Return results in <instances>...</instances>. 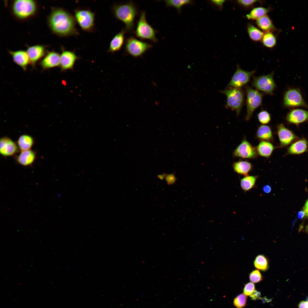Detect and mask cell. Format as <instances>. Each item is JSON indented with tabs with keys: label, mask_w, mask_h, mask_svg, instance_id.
<instances>
[{
	"label": "cell",
	"mask_w": 308,
	"mask_h": 308,
	"mask_svg": "<svg viewBox=\"0 0 308 308\" xmlns=\"http://www.w3.org/2000/svg\"><path fill=\"white\" fill-rule=\"evenodd\" d=\"M50 8L47 23L52 34L60 37H76L79 34L74 15L61 7H52Z\"/></svg>",
	"instance_id": "6da1fadb"
},
{
	"label": "cell",
	"mask_w": 308,
	"mask_h": 308,
	"mask_svg": "<svg viewBox=\"0 0 308 308\" xmlns=\"http://www.w3.org/2000/svg\"><path fill=\"white\" fill-rule=\"evenodd\" d=\"M40 5L35 0H14L11 1L10 12L13 18L20 22H25L38 14Z\"/></svg>",
	"instance_id": "7a4b0ae2"
},
{
	"label": "cell",
	"mask_w": 308,
	"mask_h": 308,
	"mask_svg": "<svg viewBox=\"0 0 308 308\" xmlns=\"http://www.w3.org/2000/svg\"><path fill=\"white\" fill-rule=\"evenodd\" d=\"M111 10L115 17L124 24L126 31L132 32L134 28L135 19L138 14L135 5L131 2L114 4Z\"/></svg>",
	"instance_id": "3957f363"
},
{
	"label": "cell",
	"mask_w": 308,
	"mask_h": 308,
	"mask_svg": "<svg viewBox=\"0 0 308 308\" xmlns=\"http://www.w3.org/2000/svg\"><path fill=\"white\" fill-rule=\"evenodd\" d=\"M74 16L82 29L88 33H94L95 26V13L88 8L78 7L74 11Z\"/></svg>",
	"instance_id": "277c9868"
},
{
	"label": "cell",
	"mask_w": 308,
	"mask_h": 308,
	"mask_svg": "<svg viewBox=\"0 0 308 308\" xmlns=\"http://www.w3.org/2000/svg\"><path fill=\"white\" fill-rule=\"evenodd\" d=\"M221 92L226 96V107L234 111L237 116H239L244 104V92L240 88H228Z\"/></svg>",
	"instance_id": "5b68a950"
},
{
	"label": "cell",
	"mask_w": 308,
	"mask_h": 308,
	"mask_svg": "<svg viewBox=\"0 0 308 308\" xmlns=\"http://www.w3.org/2000/svg\"><path fill=\"white\" fill-rule=\"evenodd\" d=\"M156 30L147 22L145 12L142 11L135 31V35L140 39L149 40L156 43L158 41L156 36Z\"/></svg>",
	"instance_id": "8992f818"
},
{
	"label": "cell",
	"mask_w": 308,
	"mask_h": 308,
	"mask_svg": "<svg viewBox=\"0 0 308 308\" xmlns=\"http://www.w3.org/2000/svg\"><path fill=\"white\" fill-rule=\"evenodd\" d=\"M246 121H248L252 117L254 112L262 104V94L258 90L248 86L246 88Z\"/></svg>",
	"instance_id": "52a82bcc"
},
{
	"label": "cell",
	"mask_w": 308,
	"mask_h": 308,
	"mask_svg": "<svg viewBox=\"0 0 308 308\" xmlns=\"http://www.w3.org/2000/svg\"><path fill=\"white\" fill-rule=\"evenodd\" d=\"M152 47L151 44L144 42L133 37L127 38L125 44L126 53L134 57L141 56Z\"/></svg>",
	"instance_id": "ba28073f"
},
{
	"label": "cell",
	"mask_w": 308,
	"mask_h": 308,
	"mask_svg": "<svg viewBox=\"0 0 308 308\" xmlns=\"http://www.w3.org/2000/svg\"><path fill=\"white\" fill-rule=\"evenodd\" d=\"M273 74V72H272L267 75L254 77L252 82V86L266 94H273L276 88Z\"/></svg>",
	"instance_id": "9c48e42d"
},
{
	"label": "cell",
	"mask_w": 308,
	"mask_h": 308,
	"mask_svg": "<svg viewBox=\"0 0 308 308\" xmlns=\"http://www.w3.org/2000/svg\"><path fill=\"white\" fill-rule=\"evenodd\" d=\"M234 157L242 159H254L258 155L256 147H254L244 137L241 143L234 150Z\"/></svg>",
	"instance_id": "30bf717a"
},
{
	"label": "cell",
	"mask_w": 308,
	"mask_h": 308,
	"mask_svg": "<svg viewBox=\"0 0 308 308\" xmlns=\"http://www.w3.org/2000/svg\"><path fill=\"white\" fill-rule=\"evenodd\" d=\"M254 72V71H248L243 70L238 66L227 88H240L249 81Z\"/></svg>",
	"instance_id": "8fae6325"
},
{
	"label": "cell",
	"mask_w": 308,
	"mask_h": 308,
	"mask_svg": "<svg viewBox=\"0 0 308 308\" xmlns=\"http://www.w3.org/2000/svg\"><path fill=\"white\" fill-rule=\"evenodd\" d=\"M60 48L61 53L59 66L61 70H73L75 62L81 58L76 54L74 50H67L63 46H61Z\"/></svg>",
	"instance_id": "7c38bea8"
},
{
	"label": "cell",
	"mask_w": 308,
	"mask_h": 308,
	"mask_svg": "<svg viewBox=\"0 0 308 308\" xmlns=\"http://www.w3.org/2000/svg\"><path fill=\"white\" fill-rule=\"evenodd\" d=\"M277 129L280 143V147H286L299 139L298 137L282 123L278 124Z\"/></svg>",
	"instance_id": "4fadbf2b"
},
{
	"label": "cell",
	"mask_w": 308,
	"mask_h": 308,
	"mask_svg": "<svg viewBox=\"0 0 308 308\" xmlns=\"http://www.w3.org/2000/svg\"><path fill=\"white\" fill-rule=\"evenodd\" d=\"M283 102L284 106L288 107L306 106L300 91L296 89H289L286 92Z\"/></svg>",
	"instance_id": "5bb4252c"
},
{
	"label": "cell",
	"mask_w": 308,
	"mask_h": 308,
	"mask_svg": "<svg viewBox=\"0 0 308 308\" xmlns=\"http://www.w3.org/2000/svg\"><path fill=\"white\" fill-rule=\"evenodd\" d=\"M26 46V51L29 57L30 63L34 66L36 62L46 55L49 45L36 44L31 46L27 45Z\"/></svg>",
	"instance_id": "9a60e30c"
},
{
	"label": "cell",
	"mask_w": 308,
	"mask_h": 308,
	"mask_svg": "<svg viewBox=\"0 0 308 308\" xmlns=\"http://www.w3.org/2000/svg\"><path fill=\"white\" fill-rule=\"evenodd\" d=\"M19 149L17 144L11 138L4 137L0 139V153L2 156L9 157L15 155Z\"/></svg>",
	"instance_id": "2e32d148"
},
{
	"label": "cell",
	"mask_w": 308,
	"mask_h": 308,
	"mask_svg": "<svg viewBox=\"0 0 308 308\" xmlns=\"http://www.w3.org/2000/svg\"><path fill=\"white\" fill-rule=\"evenodd\" d=\"M60 59V54L57 52L47 50L40 64L43 69H49L59 66Z\"/></svg>",
	"instance_id": "e0dca14e"
},
{
	"label": "cell",
	"mask_w": 308,
	"mask_h": 308,
	"mask_svg": "<svg viewBox=\"0 0 308 308\" xmlns=\"http://www.w3.org/2000/svg\"><path fill=\"white\" fill-rule=\"evenodd\" d=\"M286 119L289 123L298 126L308 120V111L301 109L293 110L287 114Z\"/></svg>",
	"instance_id": "ac0fdd59"
},
{
	"label": "cell",
	"mask_w": 308,
	"mask_h": 308,
	"mask_svg": "<svg viewBox=\"0 0 308 308\" xmlns=\"http://www.w3.org/2000/svg\"><path fill=\"white\" fill-rule=\"evenodd\" d=\"M12 57L13 61L21 66L24 70L27 69L30 63L29 57L26 51L19 50L16 51L7 50Z\"/></svg>",
	"instance_id": "d6986e66"
},
{
	"label": "cell",
	"mask_w": 308,
	"mask_h": 308,
	"mask_svg": "<svg viewBox=\"0 0 308 308\" xmlns=\"http://www.w3.org/2000/svg\"><path fill=\"white\" fill-rule=\"evenodd\" d=\"M308 147V142L305 139H299L288 147L285 155L301 154L307 151Z\"/></svg>",
	"instance_id": "ffe728a7"
},
{
	"label": "cell",
	"mask_w": 308,
	"mask_h": 308,
	"mask_svg": "<svg viewBox=\"0 0 308 308\" xmlns=\"http://www.w3.org/2000/svg\"><path fill=\"white\" fill-rule=\"evenodd\" d=\"M126 32L125 28H123L114 36L110 43L108 52L114 53L121 49L124 43Z\"/></svg>",
	"instance_id": "44dd1931"
},
{
	"label": "cell",
	"mask_w": 308,
	"mask_h": 308,
	"mask_svg": "<svg viewBox=\"0 0 308 308\" xmlns=\"http://www.w3.org/2000/svg\"><path fill=\"white\" fill-rule=\"evenodd\" d=\"M36 157V152L29 149L21 151L16 157L17 162L23 166H27L31 165L34 162Z\"/></svg>",
	"instance_id": "7402d4cb"
},
{
	"label": "cell",
	"mask_w": 308,
	"mask_h": 308,
	"mask_svg": "<svg viewBox=\"0 0 308 308\" xmlns=\"http://www.w3.org/2000/svg\"><path fill=\"white\" fill-rule=\"evenodd\" d=\"M234 171L240 175L247 176L253 169V165L250 162L246 160H240L234 162L232 164Z\"/></svg>",
	"instance_id": "603a6c76"
},
{
	"label": "cell",
	"mask_w": 308,
	"mask_h": 308,
	"mask_svg": "<svg viewBox=\"0 0 308 308\" xmlns=\"http://www.w3.org/2000/svg\"><path fill=\"white\" fill-rule=\"evenodd\" d=\"M256 138L261 141L271 142L273 140L271 128L268 125L262 124L258 127L256 133Z\"/></svg>",
	"instance_id": "cb8c5ba5"
},
{
	"label": "cell",
	"mask_w": 308,
	"mask_h": 308,
	"mask_svg": "<svg viewBox=\"0 0 308 308\" xmlns=\"http://www.w3.org/2000/svg\"><path fill=\"white\" fill-rule=\"evenodd\" d=\"M256 147L258 155L266 158L271 156L275 148L271 142L266 141H261Z\"/></svg>",
	"instance_id": "d4e9b609"
},
{
	"label": "cell",
	"mask_w": 308,
	"mask_h": 308,
	"mask_svg": "<svg viewBox=\"0 0 308 308\" xmlns=\"http://www.w3.org/2000/svg\"><path fill=\"white\" fill-rule=\"evenodd\" d=\"M256 24L265 33L273 32L276 29L272 20L267 15L257 20Z\"/></svg>",
	"instance_id": "484cf974"
},
{
	"label": "cell",
	"mask_w": 308,
	"mask_h": 308,
	"mask_svg": "<svg viewBox=\"0 0 308 308\" xmlns=\"http://www.w3.org/2000/svg\"><path fill=\"white\" fill-rule=\"evenodd\" d=\"M34 143V139L32 136L27 134H23L19 138L17 144L19 149L22 151L31 149Z\"/></svg>",
	"instance_id": "4316f807"
},
{
	"label": "cell",
	"mask_w": 308,
	"mask_h": 308,
	"mask_svg": "<svg viewBox=\"0 0 308 308\" xmlns=\"http://www.w3.org/2000/svg\"><path fill=\"white\" fill-rule=\"evenodd\" d=\"M270 8L258 7L253 8L246 15L248 20H257L267 15L270 11Z\"/></svg>",
	"instance_id": "83f0119b"
},
{
	"label": "cell",
	"mask_w": 308,
	"mask_h": 308,
	"mask_svg": "<svg viewBox=\"0 0 308 308\" xmlns=\"http://www.w3.org/2000/svg\"><path fill=\"white\" fill-rule=\"evenodd\" d=\"M258 175L244 176L240 180V185L242 190L245 192L249 191L255 187Z\"/></svg>",
	"instance_id": "f1b7e54d"
},
{
	"label": "cell",
	"mask_w": 308,
	"mask_h": 308,
	"mask_svg": "<svg viewBox=\"0 0 308 308\" xmlns=\"http://www.w3.org/2000/svg\"><path fill=\"white\" fill-rule=\"evenodd\" d=\"M247 29L249 37L252 40L255 42L261 41L264 34L261 30L250 23L248 24Z\"/></svg>",
	"instance_id": "f546056e"
},
{
	"label": "cell",
	"mask_w": 308,
	"mask_h": 308,
	"mask_svg": "<svg viewBox=\"0 0 308 308\" xmlns=\"http://www.w3.org/2000/svg\"><path fill=\"white\" fill-rule=\"evenodd\" d=\"M261 41L265 46L271 48L276 45L277 39L276 36L273 32H268L264 33Z\"/></svg>",
	"instance_id": "4dcf8cb0"
},
{
	"label": "cell",
	"mask_w": 308,
	"mask_h": 308,
	"mask_svg": "<svg viewBox=\"0 0 308 308\" xmlns=\"http://www.w3.org/2000/svg\"><path fill=\"white\" fill-rule=\"evenodd\" d=\"M255 267L263 271H267L269 268L268 261L267 258L263 255L256 257L254 262Z\"/></svg>",
	"instance_id": "1f68e13d"
},
{
	"label": "cell",
	"mask_w": 308,
	"mask_h": 308,
	"mask_svg": "<svg viewBox=\"0 0 308 308\" xmlns=\"http://www.w3.org/2000/svg\"><path fill=\"white\" fill-rule=\"evenodd\" d=\"M165 3L167 7H173L180 12L182 7L184 5L191 4L193 3L191 0H165Z\"/></svg>",
	"instance_id": "d6a6232c"
},
{
	"label": "cell",
	"mask_w": 308,
	"mask_h": 308,
	"mask_svg": "<svg viewBox=\"0 0 308 308\" xmlns=\"http://www.w3.org/2000/svg\"><path fill=\"white\" fill-rule=\"evenodd\" d=\"M247 296L244 294H241L234 299L233 304L237 308H243L246 305Z\"/></svg>",
	"instance_id": "836d02e7"
},
{
	"label": "cell",
	"mask_w": 308,
	"mask_h": 308,
	"mask_svg": "<svg viewBox=\"0 0 308 308\" xmlns=\"http://www.w3.org/2000/svg\"><path fill=\"white\" fill-rule=\"evenodd\" d=\"M258 117L260 123L263 125L268 123L271 119L270 114L266 110H263L260 112L258 114Z\"/></svg>",
	"instance_id": "e575fe53"
},
{
	"label": "cell",
	"mask_w": 308,
	"mask_h": 308,
	"mask_svg": "<svg viewBox=\"0 0 308 308\" xmlns=\"http://www.w3.org/2000/svg\"><path fill=\"white\" fill-rule=\"evenodd\" d=\"M249 277L250 281L253 283L259 282L263 279L262 275L258 270L252 271L250 274Z\"/></svg>",
	"instance_id": "d590c367"
},
{
	"label": "cell",
	"mask_w": 308,
	"mask_h": 308,
	"mask_svg": "<svg viewBox=\"0 0 308 308\" xmlns=\"http://www.w3.org/2000/svg\"><path fill=\"white\" fill-rule=\"evenodd\" d=\"M254 284L252 282L248 283L246 284L243 289L244 294L247 296L251 295L255 290Z\"/></svg>",
	"instance_id": "8d00e7d4"
},
{
	"label": "cell",
	"mask_w": 308,
	"mask_h": 308,
	"mask_svg": "<svg viewBox=\"0 0 308 308\" xmlns=\"http://www.w3.org/2000/svg\"><path fill=\"white\" fill-rule=\"evenodd\" d=\"M258 1L257 0H239L236 1V3L242 7L248 9L253 6Z\"/></svg>",
	"instance_id": "74e56055"
},
{
	"label": "cell",
	"mask_w": 308,
	"mask_h": 308,
	"mask_svg": "<svg viewBox=\"0 0 308 308\" xmlns=\"http://www.w3.org/2000/svg\"><path fill=\"white\" fill-rule=\"evenodd\" d=\"M165 179L167 184L168 185L173 184L176 180V177L173 173L167 175Z\"/></svg>",
	"instance_id": "f35d334b"
},
{
	"label": "cell",
	"mask_w": 308,
	"mask_h": 308,
	"mask_svg": "<svg viewBox=\"0 0 308 308\" xmlns=\"http://www.w3.org/2000/svg\"><path fill=\"white\" fill-rule=\"evenodd\" d=\"M225 0H211L210 3L214 6L218 8L219 9L222 10L223 8V6Z\"/></svg>",
	"instance_id": "ab89813d"
},
{
	"label": "cell",
	"mask_w": 308,
	"mask_h": 308,
	"mask_svg": "<svg viewBox=\"0 0 308 308\" xmlns=\"http://www.w3.org/2000/svg\"><path fill=\"white\" fill-rule=\"evenodd\" d=\"M260 292L255 290L253 293L250 295L251 299L253 300H256L260 298Z\"/></svg>",
	"instance_id": "60d3db41"
},
{
	"label": "cell",
	"mask_w": 308,
	"mask_h": 308,
	"mask_svg": "<svg viewBox=\"0 0 308 308\" xmlns=\"http://www.w3.org/2000/svg\"><path fill=\"white\" fill-rule=\"evenodd\" d=\"M262 189L264 192L266 194L270 193L271 190V187L268 185H264Z\"/></svg>",
	"instance_id": "b9f144b4"
},
{
	"label": "cell",
	"mask_w": 308,
	"mask_h": 308,
	"mask_svg": "<svg viewBox=\"0 0 308 308\" xmlns=\"http://www.w3.org/2000/svg\"><path fill=\"white\" fill-rule=\"evenodd\" d=\"M299 308H308V303L307 301H301L298 305Z\"/></svg>",
	"instance_id": "7bdbcfd3"
},
{
	"label": "cell",
	"mask_w": 308,
	"mask_h": 308,
	"mask_svg": "<svg viewBox=\"0 0 308 308\" xmlns=\"http://www.w3.org/2000/svg\"><path fill=\"white\" fill-rule=\"evenodd\" d=\"M305 214L308 216V199L307 201L303 208Z\"/></svg>",
	"instance_id": "ee69618b"
},
{
	"label": "cell",
	"mask_w": 308,
	"mask_h": 308,
	"mask_svg": "<svg viewBox=\"0 0 308 308\" xmlns=\"http://www.w3.org/2000/svg\"><path fill=\"white\" fill-rule=\"evenodd\" d=\"M305 213L304 211H299L297 213V216L299 219H302L304 216Z\"/></svg>",
	"instance_id": "f6af8a7d"
},
{
	"label": "cell",
	"mask_w": 308,
	"mask_h": 308,
	"mask_svg": "<svg viewBox=\"0 0 308 308\" xmlns=\"http://www.w3.org/2000/svg\"><path fill=\"white\" fill-rule=\"evenodd\" d=\"M167 174L166 173H163L162 174H159L157 175V177L158 178L160 179L163 180L165 178L167 175Z\"/></svg>",
	"instance_id": "bcb514c9"
},
{
	"label": "cell",
	"mask_w": 308,
	"mask_h": 308,
	"mask_svg": "<svg viewBox=\"0 0 308 308\" xmlns=\"http://www.w3.org/2000/svg\"><path fill=\"white\" fill-rule=\"evenodd\" d=\"M307 302L308 303V297H307Z\"/></svg>",
	"instance_id": "7dc6e473"
},
{
	"label": "cell",
	"mask_w": 308,
	"mask_h": 308,
	"mask_svg": "<svg viewBox=\"0 0 308 308\" xmlns=\"http://www.w3.org/2000/svg\"></svg>",
	"instance_id": "c3c4849f"
}]
</instances>
